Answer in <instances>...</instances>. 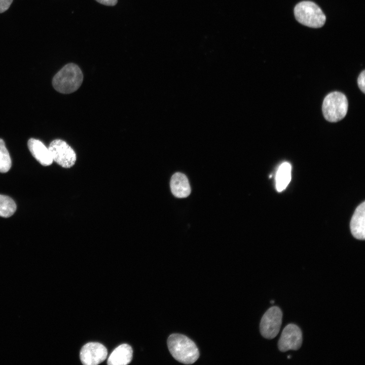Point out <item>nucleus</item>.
I'll use <instances>...</instances> for the list:
<instances>
[{"mask_svg": "<svg viewBox=\"0 0 365 365\" xmlns=\"http://www.w3.org/2000/svg\"><path fill=\"white\" fill-rule=\"evenodd\" d=\"M167 346L173 357L184 364H192L199 358V352L196 345L184 335H170L167 339Z\"/></svg>", "mask_w": 365, "mask_h": 365, "instance_id": "f257e3e1", "label": "nucleus"}, {"mask_svg": "<svg viewBox=\"0 0 365 365\" xmlns=\"http://www.w3.org/2000/svg\"><path fill=\"white\" fill-rule=\"evenodd\" d=\"M83 80V75L80 68L70 63L64 65L54 76L52 85L58 92L69 94L77 90Z\"/></svg>", "mask_w": 365, "mask_h": 365, "instance_id": "f03ea898", "label": "nucleus"}, {"mask_svg": "<svg viewBox=\"0 0 365 365\" xmlns=\"http://www.w3.org/2000/svg\"><path fill=\"white\" fill-rule=\"evenodd\" d=\"M296 20L301 24L312 28L322 27L326 17L321 9L311 1H302L294 8Z\"/></svg>", "mask_w": 365, "mask_h": 365, "instance_id": "7ed1b4c3", "label": "nucleus"}, {"mask_svg": "<svg viewBox=\"0 0 365 365\" xmlns=\"http://www.w3.org/2000/svg\"><path fill=\"white\" fill-rule=\"evenodd\" d=\"M346 96L340 92L328 94L324 99L322 110L324 118L331 122H337L346 116L348 110Z\"/></svg>", "mask_w": 365, "mask_h": 365, "instance_id": "20e7f679", "label": "nucleus"}, {"mask_svg": "<svg viewBox=\"0 0 365 365\" xmlns=\"http://www.w3.org/2000/svg\"><path fill=\"white\" fill-rule=\"evenodd\" d=\"M282 312L277 306L268 309L262 317L260 330L262 336L267 339L274 338L279 332L282 323Z\"/></svg>", "mask_w": 365, "mask_h": 365, "instance_id": "39448f33", "label": "nucleus"}, {"mask_svg": "<svg viewBox=\"0 0 365 365\" xmlns=\"http://www.w3.org/2000/svg\"><path fill=\"white\" fill-rule=\"evenodd\" d=\"M48 148L53 161L61 167L68 168L75 164L76 154L65 141L55 139L51 141Z\"/></svg>", "mask_w": 365, "mask_h": 365, "instance_id": "423d86ee", "label": "nucleus"}, {"mask_svg": "<svg viewBox=\"0 0 365 365\" xmlns=\"http://www.w3.org/2000/svg\"><path fill=\"white\" fill-rule=\"evenodd\" d=\"M302 333L300 328L295 324H289L283 330L278 341V347L281 352L297 350L302 344Z\"/></svg>", "mask_w": 365, "mask_h": 365, "instance_id": "0eeeda50", "label": "nucleus"}, {"mask_svg": "<svg viewBox=\"0 0 365 365\" xmlns=\"http://www.w3.org/2000/svg\"><path fill=\"white\" fill-rule=\"evenodd\" d=\"M106 347L98 342H89L84 345L80 351V357L84 365H97L106 358Z\"/></svg>", "mask_w": 365, "mask_h": 365, "instance_id": "6e6552de", "label": "nucleus"}, {"mask_svg": "<svg viewBox=\"0 0 365 365\" xmlns=\"http://www.w3.org/2000/svg\"><path fill=\"white\" fill-rule=\"evenodd\" d=\"M28 149L32 156L43 166L52 164L53 160L49 148L40 140L30 138L27 142Z\"/></svg>", "mask_w": 365, "mask_h": 365, "instance_id": "1a4fd4ad", "label": "nucleus"}, {"mask_svg": "<svg viewBox=\"0 0 365 365\" xmlns=\"http://www.w3.org/2000/svg\"><path fill=\"white\" fill-rule=\"evenodd\" d=\"M364 204L363 202L356 208L350 222V230L353 236L356 239L365 238Z\"/></svg>", "mask_w": 365, "mask_h": 365, "instance_id": "9d476101", "label": "nucleus"}, {"mask_svg": "<svg viewBox=\"0 0 365 365\" xmlns=\"http://www.w3.org/2000/svg\"><path fill=\"white\" fill-rule=\"evenodd\" d=\"M173 195L177 198H186L191 193V188L187 176L180 172L174 173L170 182Z\"/></svg>", "mask_w": 365, "mask_h": 365, "instance_id": "9b49d317", "label": "nucleus"}, {"mask_svg": "<svg viewBox=\"0 0 365 365\" xmlns=\"http://www.w3.org/2000/svg\"><path fill=\"white\" fill-rule=\"evenodd\" d=\"M133 356V350L128 344H123L112 352L108 358L107 363L108 365H126L129 364Z\"/></svg>", "mask_w": 365, "mask_h": 365, "instance_id": "f8f14e48", "label": "nucleus"}, {"mask_svg": "<svg viewBox=\"0 0 365 365\" xmlns=\"http://www.w3.org/2000/svg\"><path fill=\"white\" fill-rule=\"evenodd\" d=\"M291 165L287 162L282 163L276 174V188L278 192L284 190L291 180Z\"/></svg>", "mask_w": 365, "mask_h": 365, "instance_id": "ddd939ff", "label": "nucleus"}, {"mask_svg": "<svg viewBox=\"0 0 365 365\" xmlns=\"http://www.w3.org/2000/svg\"><path fill=\"white\" fill-rule=\"evenodd\" d=\"M16 210V205L14 201L8 196L0 194V216L10 217Z\"/></svg>", "mask_w": 365, "mask_h": 365, "instance_id": "4468645a", "label": "nucleus"}, {"mask_svg": "<svg viewBox=\"0 0 365 365\" xmlns=\"http://www.w3.org/2000/svg\"><path fill=\"white\" fill-rule=\"evenodd\" d=\"M12 161L3 139L0 138V172L6 173L11 168Z\"/></svg>", "mask_w": 365, "mask_h": 365, "instance_id": "2eb2a0df", "label": "nucleus"}, {"mask_svg": "<svg viewBox=\"0 0 365 365\" xmlns=\"http://www.w3.org/2000/svg\"><path fill=\"white\" fill-rule=\"evenodd\" d=\"M365 71L363 70L359 75L357 79V83L360 90L364 93L365 92Z\"/></svg>", "mask_w": 365, "mask_h": 365, "instance_id": "dca6fc26", "label": "nucleus"}, {"mask_svg": "<svg viewBox=\"0 0 365 365\" xmlns=\"http://www.w3.org/2000/svg\"><path fill=\"white\" fill-rule=\"evenodd\" d=\"M13 0H0V13L7 11L11 6Z\"/></svg>", "mask_w": 365, "mask_h": 365, "instance_id": "f3484780", "label": "nucleus"}, {"mask_svg": "<svg viewBox=\"0 0 365 365\" xmlns=\"http://www.w3.org/2000/svg\"><path fill=\"white\" fill-rule=\"evenodd\" d=\"M97 2L106 6H114L117 3V0H96Z\"/></svg>", "mask_w": 365, "mask_h": 365, "instance_id": "a211bd4d", "label": "nucleus"}, {"mask_svg": "<svg viewBox=\"0 0 365 365\" xmlns=\"http://www.w3.org/2000/svg\"><path fill=\"white\" fill-rule=\"evenodd\" d=\"M270 303L273 304V303H274V301H271Z\"/></svg>", "mask_w": 365, "mask_h": 365, "instance_id": "6ab92c4d", "label": "nucleus"}]
</instances>
